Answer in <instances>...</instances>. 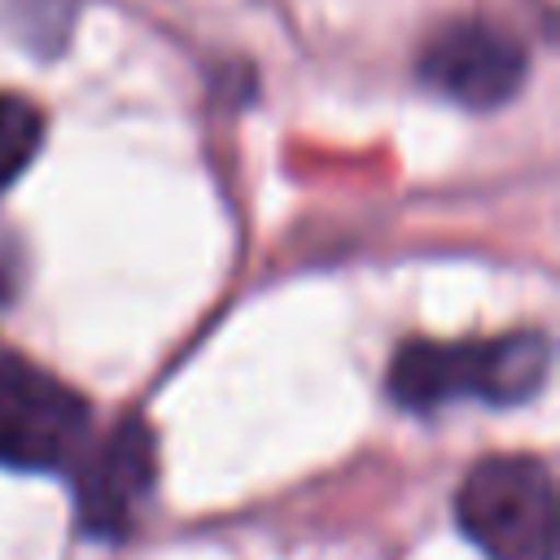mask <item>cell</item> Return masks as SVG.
<instances>
[{"instance_id": "8992f818", "label": "cell", "mask_w": 560, "mask_h": 560, "mask_svg": "<svg viewBox=\"0 0 560 560\" xmlns=\"http://www.w3.org/2000/svg\"><path fill=\"white\" fill-rule=\"evenodd\" d=\"M39 140H44L39 109L18 92H0V192H9L18 175L35 162Z\"/></svg>"}, {"instance_id": "5b68a950", "label": "cell", "mask_w": 560, "mask_h": 560, "mask_svg": "<svg viewBox=\"0 0 560 560\" xmlns=\"http://www.w3.org/2000/svg\"><path fill=\"white\" fill-rule=\"evenodd\" d=\"M158 481V446L144 420H122L96 451L79 455V521L101 538H122Z\"/></svg>"}, {"instance_id": "277c9868", "label": "cell", "mask_w": 560, "mask_h": 560, "mask_svg": "<svg viewBox=\"0 0 560 560\" xmlns=\"http://www.w3.org/2000/svg\"><path fill=\"white\" fill-rule=\"evenodd\" d=\"M416 74L455 105L494 109L525 83V48L490 22H451L424 44Z\"/></svg>"}, {"instance_id": "6da1fadb", "label": "cell", "mask_w": 560, "mask_h": 560, "mask_svg": "<svg viewBox=\"0 0 560 560\" xmlns=\"http://www.w3.org/2000/svg\"><path fill=\"white\" fill-rule=\"evenodd\" d=\"M551 341L508 332L494 341H407L389 363V394L407 411H438L459 398L512 407L542 389Z\"/></svg>"}, {"instance_id": "3957f363", "label": "cell", "mask_w": 560, "mask_h": 560, "mask_svg": "<svg viewBox=\"0 0 560 560\" xmlns=\"http://www.w3.org/2000/svg\"><path fill=\"white\" fill-rule=\"evenodd\" d=\"M88 402L39 363L0 350V468L61 472L88 446Z\"/></svg>"}, {"instance_id": "7a4b0ae2", "label": "cell", "mask_w": 560, "mask_h": 560, "mask_svg": "<svg viewBox=\"0 0 560 560\" xmlns=\"http://www.w3.org/2000/svg\"><path fill=\"white\" fill-rule=\"evenodd\" d=\"M459 529L490 560H556V486L534 455H490L455 494Z\"/></svg>"}, {"instance_id": "52a82bcc", "label": "cell", "mask_w": 560, "mask_h": 560, "mask_svg": "<svg viewBox=\"0 0 560 560\" xmlns=\"http://www.w3.org/2000/svg\"><path fill=\"white\" fill-rule=\"evenodd\" d=\"M4 289H9V276H4V267H0V302H4Z\"/></svg>"}]
</instances>
